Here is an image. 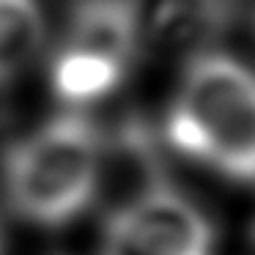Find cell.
I'll use <instances>...</instances> for the list:
<instances>
[{
	"label": "cell",
	"instance_id": "obj_1",
	"mask_svg": "<svg viewBox=\"0 0 255 255\" xmlns=\"http://www.w3.org/2000/svg\"><path fill=\"white\" fill-rule=\"evenodd\" d=\"M165 140L187 162L255 187V69L228 52H200L178 77Z\"/></svg>",
	"mask_w": 255,
	"mask_h": 255
},
{
	"label": "cell",
	"instance_id": "obj_2",
	"mask_svg": "<svg viewBox=\"0 0 255 255\" xmlns=\"http://www.w3.org/2000/svg\"><path fill=\"white\" fill-rule=\"evenodd\" d=\"M107 151L83 110L47 118L3 154L0 187L8 211L36 228H63L99 198Z\"/></svg>",
	"mask_w": 255,
	"mask_h": 255
},
{
	"label": "cell",
	"instance_id": "obj_3",
	"mask_svg": "<svg viewBox=\"0 0 255 255\" xmlns=\"http://www.w3.org/2000/svg\"><path fill=\"white\" fill-rule=\"evenodd\" d=\"M143 17L134 0H80L50 61V88L66 110L113 96L140 50Z\"/></svg>",
	"mask_w": 255,
	"mask_h": 255
},
{
	"label": "cell",
	"instance_id": "obj_4",
	"mask_svg": "<svg viewBox=\"0 0 255 255\" xmlns=\"http://www.w3.org/2000/svg\"><path fill=\"white\" fill-rule=\"evenodd\" d=\"M102 255H214V228L184 192L145 184L110 214Z\"/></svg>",
	"mask_w": 255,
	"mask_h": 255
},
{
	"label": "cell",
	"instance_id": "obj_5",
	"mask_svg": "<svg viewBox=\"0 0 255 255\" xmlns=\"http://www.w3.org/2000/svg\"><path fill=\"white\" fill-rule=\"evenodd\" d=\"M47 33V14L39 0H0V88L33 66Z\"/></svg>",
	"mask_w": 255,
	"mask_h": 255
},
{
	"label": "cell",
	"instance_id": "obj_6",
	"mask_svg": "<svg viewBox=\"0 0 255 255\" xmlns=\"http://www.w3.org/2000/svg\"><path fill=\"white\" fill-rule=\"evenodd\" d=\"M0 255H3V231H0Z\"/></svg>",
	"mask_w": 255,
	"mask_h": 255
},
{
	"label": "cell",
	"instance_id": "obj_7",
	"mask_svg": "<svg viewBox=\"0 0 255 255\" xmlns=\"http://www.w3.org/2000/svg\"><path fill=\"white\" fill-rule=\"evenodd\" d=\"M253 244H255V222H253Z\"/></svg>",
	"mask_w": 255,
	"mask_h": 255
}]
</instances>
